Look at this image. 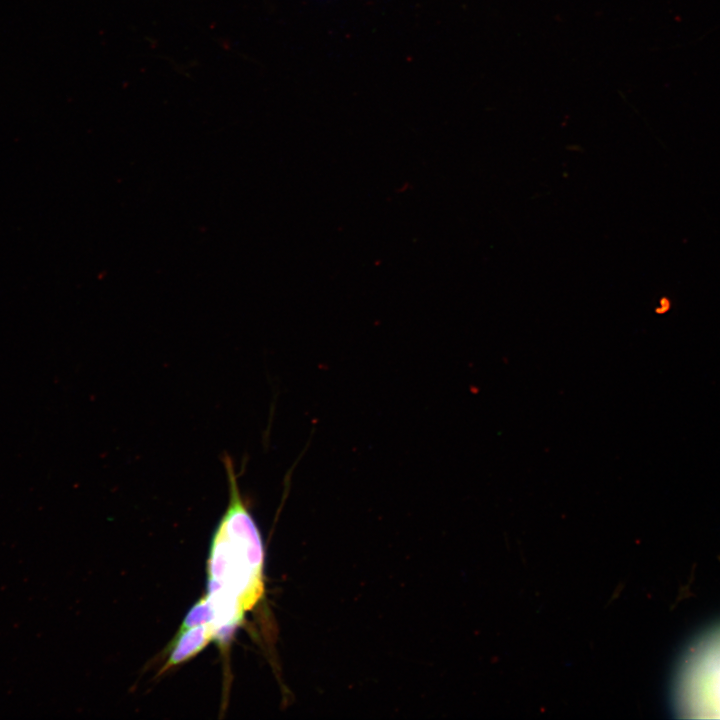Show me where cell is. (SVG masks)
<instances>
[{"instance_id":"6da1fadb","label":"cell","mask_w":720,"mask_h":720,"mask_svg":"<svg viewBox=\"0 0 720 720\" xmlns=\"http://www.w3.org/2000/svg\"><path fill=\"white\" fill-rule=\"evenodd\" d=\"M229 503L215 531L208 557V582L227 590L251 610L264 592V549L237 482L230 457L223 459Z\"/></svg>"},{"instance_id":"3957f363","label":"cell","mask_w":720,"mask_h":720,"mask_svg":"<svg viewBox=\"0 0 720 720\" xmlns=\"http://www.w3.org/2000/svg\"><path fill=\"white\" fill-rule=\"evenodd\" d=\"M213 614L206 597L198 600L184 618L179 631L198 625L212 624Z\"/></svg>"},{"instance_id":"7a4b0ae2","label":"cell","mask_w":720,"mask_h":720,"mask_svg":"<svg viewBox=\"0 0 720 720\" xmlns=\"http://www.w3.org/2000/svg\"><path fill=\"white\" fill-rule=\"evenodd\" d=\"M211 641H214V632L210 624L198 625L177 632L175 639L168 649V659L161 672L182 664L198 655Z\"/></svg>"}]
</instances>
